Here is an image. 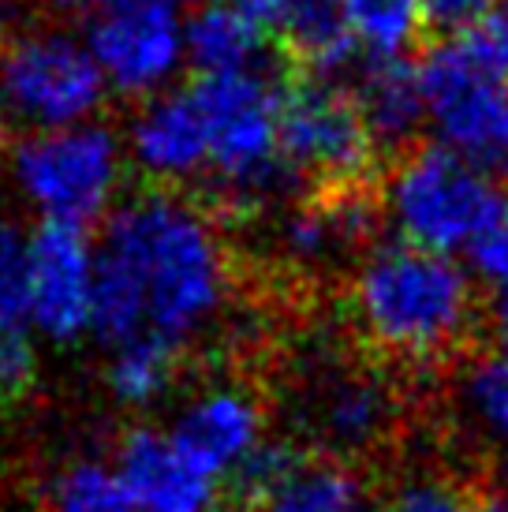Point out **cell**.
Returning <instances> with one entry per match:
<instances>
[{
  "instance_id": "13",
  "label": "cell",
  "mask_w": 508,
  "mask_h": 512,
  "mask_svg": "<svg viewBox=\"0 0 508 512\" xmlns=\"http://www.w3.org/2000/svg\"><path fill=\"white\" fill-rule=\"evenodd\" d=\"M262 430H266V419H262L258 400L236 385H221V389L198 393L180 412L169 434L210 479L225 483L266 441Z\"/></svg>"
},
{
  "instance_id": "17",
  "label": "cell",
  "mask_w": 508,
  "mask_h": 512,
  "mask_svg": "<svg viewBox=\"0 0 508 512\" xmlns=\"http://www.w3.org/2000/svg\"><path fill=\"white\" fill-rule=\"evenodd\" d=\"M266 34L262 19H254L240 0H206L184 27L187 60L198 68V75L243 72L258 64Z\"/></svg>"
},
{
  "instance_id": "20",
  "label": "cell",
  "mask_w": 508,
  "mask_h": 512,
  "mask_svg": "<svg viewBox=\"0 0 508 512\" xmlns=\"http://www.w3.org/2000/svg\"><path fill=\"white\" fill-rule=\"evenodd\" d=\"M359 49L370 57H404L430 23L426 0H340Z\"/></svg>"
},
{
  "instance_id": "27",
  "label": "cell",
  "mask_w": 508,
  "mask_h": 512,
  "mask_svg": "<svg viewBox=\"0 0 508 512\" xmlns=\"http://www.w3.org/2000/svg\"><path fill=\"white\" fill-rule=\"evenodd\" d=\"M471 262L486 285H494L497 292L508 288V210L497 217V225L471 247Z\"/></svg>"
},
{
  "instance_id": "32",
  "label": "cell",
  "mask_w": 508,
  "mask_h": 512,
  "mask_svg": "<svg viewBox=\"0 0 508 512\" xmlns=\"http://www.w3.org/2000/svg\"><path fill=\"white\" fill-rule=\"evenodd\" d=\"M8 191H12V180H8V154H0V210L8 202Z\"/></svg>"
},
{
  "instance_id": "1",
  "label": "cell",
  "mask_w": 508,
  "mask_h": 512,
  "mask_svg": "<svg viewBox=\"0 0 508 512\" xmlns=\"http://www.w3.org/2000/svg\"><path fill=\"white\" fill-rule=\"evenodd\" d=\"M225 292V247L191 202L146 191L109 214L94 292V333L109 348L139 337L184 348L217 318Z\"/></svg>"
},
{
  "instance_id": "15",
  "label": "cell",
  "mask_w": 508,
  "mask_h": 512,
  "mask_svg": "<svg viewBox=\"0 0 508 512\" xmlns=\"http://www.w3.org/2000/svg\"><path fill=\"white\" fill-rule=\"evenodd\" d=\"M355 101L378 150H404L426 120L419 64L404 57H370L355 86Z\"/></svg>"
},
{
  "instance_id": "36",
  "label": "cell",
  "mask_w": 508,
  "mask_h": 512,
  "mask_svg": "<svg viewBox=\"0 0 508 512\" xmlns=\"http://www.w3.org/2000/svg\"><path fill=\"white\" fill-rule=\"evenodd\" d=\"M359 512H370V509H359Z\"/></svg>"
},
{
  "instance_id": "3",
  "label": "cell",
  "mask_w": 508,
  "mask_h": 512,
  "mask_svg": "<svg viewBox=\"0 0 508 512\" xmlns=\"http://www.w3.org/2000/svg\"><path fill=\"white\" fill-rule=\"evenodd\" d=\"M198 109L210 131V172L232 206L277 199L296 176L281 150V90L258 68L198 75ZM299 180V176H296Z\"/></svg>"
},
{
  "instance_id": "7",
  "label": "cell",
  "mask_w": 508,
  "mask_h": 512,
  "mask_svg": "<svg viewBox=\"0 0 508 512\" xmlns=\"http://www.w3.org/2000/svg\"><path fill=\"white\" fill-rule=\"evenodd\" d=\"M281 150L296 176L329 187H359L374 169L378 143L370 135L355 90L333 79L299 75L281 90Z\"/></svg>"
},
{
  "instance_id": "6",
  "label": "cell",
  "mask_w": 508,
  "mask_h": 512,
  "mask_svg": "<svg viewBox=\"0 0 508 512\" xmlns=\"http://www.w3.org/2000/svg\"><path fill=\"white\" fill-rule=\"evenodd\" d=\"M120 176H124L120 135L98 120L23 135L8 150L12 195L42 221L86 228L113 206Z\"/></svg>"
},
{
  "instance_id": "5",
  "label": "cell",
  "mask_w": 508,
  "mask_h": 512,
  "mask_svg": "<svg viewBox=\"0 0 508 512\" xmlns=\"http://www.w3.org/2000/svg\"><path fill=\"white\" fill-rule=\"evenodd\" d=\"M109 83L86 38L30 27L0 45V128L15 139L94 120Z\"/></svg>"
},
{
  "instance_id": "33",
  "label": "cell",
  "mask_w": 508,
  "mask_h": 512,
  "mask_svg": "<svg viewBox=\"0 0 508 512\" xmlns=\"http://www.w3.org/2000/svg\"><path fill=\"white\" fill-rule=\"evenodd\" d=\"M482 512H508V494H497V498H490Z\"/></svg>"
},
{
  "instance_id": "9",
  "label": "cell",
  "mask_w": 508,
  "mask_h": 512,
  "mask_svg": "<svg viewBox=\"0 0 508 512\" xmlns=\"http://www.w3.org/2000/svg\"><path fill=\"white\" fill-rule=\"evenodd\" d=\"M98 243L83 225L42 221L27 236V326L34 337L75 344L94 333Z\"/></svg>"
},
{
  "instance_id": "18",
  "label": "cell",
  "mask_w": 508,
  "mask_h": 512,
  "mask_svg": "<svg viewBox=\"0 0 508 512\" xmlns=\"http://www.w3.org/2000/svg\"><path fill=\"white\" fill-rule=\"evenodd\" d=\"M277 34L284 53L303 68V75L337 79L359 57V42L340 0H292V8L277 23Z\"/></svg>"
},
{
  "instance_id": "16",
  "label": "cell",
  "mask_w": 508,
  "mask_h": 512,
  "mask_svg": "<svg viewBox=\"0 0 508 512\" xmlns=\"http://www.w3.org/2000/svg\"><path fill=\"white\" fill-rule=\"evenodd\" d=\"M363 479L344 456H299L247 505V512H359Z\"/></svg>"
},
{
  "instance_id": "8",
  "label": "cell",
  "mask_w": 508,
  "mask_h": 512,
  "mask_svg": "<svg viewBox=\"0 0 508 512\" xmlns=\"http://www.w3.org/2000/svg\"><path fill=\"white\" fill-rule=\"evenodd\" d=\"M426 120L441 146L490 176H508V79L486 72L460 42L434 45L419 64Z\"/></svg>"
},
{
  "instance_id": "30",
  "label": "cell",
  "mask_w": 508,
  "mask_h": 512,
  "mask_svg": "<svg viewBox=\"0 0 508 512\" xmlns=\"http://www.w3.org/2000/svg\"><path fill=\"white\" fill-rule=\"evenodd\" d=\"M240 4L254 15V19H262V27L266 30H277L284 12L292 8V0H240Z\"/></svg>"
},
{
  "instance_id": "28",
  "label": "cell",
  "mask_w": 508,
  "mask_h": 512,
  "mask_svg": "<svg viewBox=\"0 0 508 512\" xmlns=\"http://www.w3.org/2000/svg\"><path fill=\"white\" fill-rule=\"evenodd\" d=\"M497 0H426V15L434 27H471L494 8Z\"/></svg>"
},
{
  "instance_id": "14",
  "label": "cell",
  "mask_w": 508,
  "mask_h": 512,
  "mask_svg": "<svg viewBox=\"0 0 508 512\" xmlns=\"http://www.w3.org/2000/svg\"><path fill=\"white\" fill-rule=\"evenodd\" d=\"M127 150L139 161V169H146L161 184L195 180L198 172L210 169V131L195 90L187 86L146 98V105L131 120Z\"/></svg>"
},
{
  "instance_id": "29",
  "label": "cell",
  "mask_w": 508,
  "mask_h": 512,
  "mask_svg": "<svg viewBox=\"0 0 508 512\" xmlns=\"http://www.w3.org/2000/svg\"><path fill=\"white\" fill-rule=\"evenodd\" d=\"M486 329H490V341H494L497 352H505L508 356V288L505 292H497L494 303H490V311H486Z\"/></svg>"
},
{
  "instance_id": "22",
  "label": "cell",
  "mask_w": 508,
  "mask_h": 512,
  "mask_svg": "<svg viewBox=\"0 0 508 512\" xmlns=\"http://www.w3.org/2000/svg\"><path fill=\"white\" fill-rule=\"evenodd\" d=\"M464 404L475 427L494 441L508 445V356L490 348L464 374Z\"/></svg>"
},
{
  "instance_id": "35",
  "label": "cell",
  "mask_w": 508,
  "mask_h": 512,
  "mask_svg": "<svg viewBox=\"0 0 508 512\" xmlns=\"http://www.w3.org/2000/svg\"><path fill=\"white\" fill-rule=\"evenodd\" d=\"M0 45H4V27H0Z\"/></svg>"
},
{
  "instance_id": "21",
  "label": "cell",
  "mask_w": 508,
  "mask_h": 512,
  "mask_svg": "<svg viewBox=\"0 0 508 512\" xmlns=\"http://www.w3.org/2000/svg\"><path fill=\"white\" fill-rule=\"evenodd\" d=\"M45 512H139L120 471L101 460H71L49 479Z\"/></svg>"
},
{
  "instance_id": "2",
  "label": "cell",
  "mask_w": 508,
  "mask_h": 512,
  "mask_svg": "<svg viewBox=\"0 0 508 512\" xmlns=\"http://www.w3.org/2000/svg\"><path fill=\"white\" fill-rule=\"evenodd\" d=\"M355 326L396 359L449 356L475 322V292L467 273L415 243L374 247L352 285Z\"/></svg>"
},
{
  "instance_id": "4",
  "label": "cell",
  "mask_w": 508,
  "mask_h": 512,
  "mask_svg": "<svg viewBox=\"0 0 508 512\" xmlns=\"http://www.w3.org/2000/svg\"><path fill=\"white\" fill-rule=\"evenodd\" d=\"M385 210L404 243L456 255L471 251L497 225L508 210V195L490 172L452 154L449 146H423L400 157L385 187Z\"/></svg>"
},
{
  "instance_id": "26",
  "label": "cell",
  "mask_w": 508,
  "mask_h": 512,
  "mask_svg": "<svg viewBox=\"0 0 508 512\" xmlns=\"http://www.w3.org/2000/svg\"><path fill=\"white\" fill-rule=\"evenodd\" d=\"M456 42L464 45L467 57L482 64L486 72L508 79V0H497L482 19L464 27V34Z\"/></svg>"
},
{
  "instance_id": "23",
  "label": "cell",
  "mask_w": 508,
  "mask_h": 512,
  "mask_svg": "<svg viewBox=\"0 0 508 512\" xmlns=\"http://www.w3.org/2000/svg\"><path fill=\"white\" fill-rule=\"evenodd\" d=\"M38 385V344L34 329H0V412L19 408Z\"/></svg>"
},
{
  "instance_id": "19",
  "label": "cell",
  "mask_w": 508,
  "mask_h": 512,
  "mask_svg": "<svg viewBox=\"0 0 508 512\" xmlns=\"http://www.w3.org/2000/svg\"><path fill=\"white\" fill-rule=\"evenodd\" d=\"M180 348L157 337L116 344L113 359L105 367V385L124 408H150L165 397L176 382Z\"/></svg>"
},
{
  "instance_id": "24",
  "label": "cell",
  "mask_w": 508,
  "mask_h": 512,
  "mask_svg": "<svg viewBox=\"0 0 508 512\" xmlns=\"http://www.w3.org/2000/svg\"><path fill=\"white\" fill-rule=\"evenodd\" d=\"M27 326V236L0 221V329Z\"/></svg>"
},
{
  "instance_id": "11",
  "label": "cell",
  "mask_w": 508,
  "mask_h": 512,
  "mask_svg": "<svg viewBox=\"0 0 508 512\" xmlns=\"http://www.w3.org/2000/svg\"><path fill=\"white\" fill-rule=\"evenodd\" d=\"M113 468L139 512H217L221 483L198 468L172 434L150 427L127 430Z\"/></svg>"
},
{
  "instance_id": "12",
  "label": "cell",
  "mask_w": 508,
  "mask_h": 512,
  "mask_svg": "<svg viewBox=\"0 0 508 512\" xmlns=\"http://www.w3.org/2000/svg\"><path fill=\"white\" fill-rule=\"evenodd\" d=\"M393 393L370 370H325L307 389V427L333 449L352 456L378 449L393 427Z\"/></svg>"
},
{
  "instance_id": "31",
  "label": "cell",
  "mask_w": 508,
  "mask_h": 512,
  "mask_svg": "<svg viewBox=\"0 0 508 512\" xmlns=\"http://www.w3.org/2000/svg\"><path fill=\"white\" fill-rule=\"evenodd\" d=\"M60 8H68V12H98V8H105L109 0H57Z\"/></svg>"
},
{
  "instance_id": "34",
  "label": "cell",
  "mask_w": 508,
  "mask_h": 512,
  "mask_svg": "<svg viewBox=\"0 0 508 512\" xmlns=\"http://www.w3.org/2000/svg\"><path fill=\"white\" fill-rule=\"evenodd\" d=\"M157 4H165V8H187V4H198V0H157Z\"/></svg>"
},
{
  "instance_id": "10",
  "label": "cell",
  "mask_w": 508,
  "mask_h": 512,
  "mask_svg": "<svg viewBox=\"0 0 508 512\" xmlns=\"http://www.w3.org/2000/svg\"><path fill=\"white\" fill-rule=\"evenodd\" d=\"M86 45L105 83L131 98H154L187 60L176 8H165L157 0H109L94 15Z\"/></svg>"
},
{
  "instance_id": "25",
  "label": "cell",
  "mask_w": 508,
  "mask_h": 512,
  "mask_svg": "<svg viewBox=\"0 0 508 512\" xmlns=\"http://www.w3.org/2000/svg\"><path fill=\"white\" fill-rule=\"evenodd\" d=\"M385 512H482V509L456 479L426 475V479H408V483L400 486Z\"/></svg>"
}]
</instances>
